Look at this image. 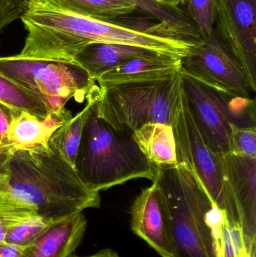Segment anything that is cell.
Segmentation results:
<instances>
[{
	"instance_id": "6da1fadb",
	"label": "cell",
	"mask_w": 256,
	"mask_h": 257,
	"mask_svg": "<svg viewBox=\"0 0 256 257\" xmlns=\"http://www.w3.org/2000/svg\"><path fill=\"white\" fill-rule=\"evenodd\" d=\"M0 198L54 220L101 204L51 141L48 148L12 154L0 174Z\"/></svg>"
},
{
	"instance_id": "7a4b0ae2",
	"label": "cell",
	"mask_w": 256,
	"mask_h": 257,
	"mask_svg": "<svg viewBox=\"0 0 256 257\" xmlns=\"http://www.w3.org/2000/svg\"><path fill=\"white\" fill-rule=\"evenodd\" d=\"M153 181L162 196L174 257H217L215 227L222 214L198 178L177 163L156 169Z\"/></svg>"
},
{
	"instance_id": "3957f363",
	"label": "cell",
	"mask_w": 256,
	"mask_h": 257,
	"mask_svg": "<svg viewBox=\"0 0 256 257\" xmlns=\"http://www.w3.org/2000/svg\"><path fill=\"white\" fill-rule=\"evenodd\" d=\"M96 87L86 99L88 112L75 163L80 179L96 193L131 180L153 181L156 168L144 157L132 136L117 131L98 115Z\"/></svg>"
},
{
	"instance_id": "277c9868",
	"label": "cell",
	"mask_w": 256,
	"mask_h": 257,
	"mask_svg": "<svg viewBox=\"0 0 256 257\" xmlns=\"http://www.w3.org/2000/svg\"><path fill=\"white\" fill-rule=\"evenodd\" d=\"M181 72L161 81L96 87L98 115L117 131L132 133L148 123L171 125L181 89Z\"/></svg>"
},
{
	"instance_id": "5b68a950",
	"label": "cell",
	"mask_w": 256,
	"mask_h": 257,
	"mask_svg": "<svg viewBox=\"0 0 256 257\" xmlns=\"http://www.w3.org/2000/svg\"><path fill=\"white\" fill-rule=\"evenodd\" d=\"M171 126L175 139L177 163L198 178L228 226L241 230L237 207L224 181L218 154L210 148L200 131L182 84Z\"/></svg>"
},
{
	"instance_id": "8992f818",
	"label": "cell",
	"mask_w": 256,
	"mask_h": 257,
	"mask_svg": "<svg viewBox=\"0 0 256 257\" xmlns=\"http://www.w3.org/2000/svg\"><path fill=\"white\" fill-rule=\"evenodd\" d=\"M0 74L34 93L56 114L64 113L65 105L72 98L83 102L96 87V81L75 63L18 54L0 57Z\"/></svg>"
},
{
	"instance_id": "52a82bcc",
	"label": "cell",
	"mask_w": 256,
	"mask_h": 257,
	"mask_svg": "<svg viewBox=\"0 0 256 257\" xmlns=\"http://www.w3.org/2000/svg\"><path fill=\"white\" fill-rule=\"evenodd\" d=\"M180 71L215 90L249 97L251 89L244 69L216 27L181 59Z\"/></svg>"
},
{
	"instance_id": "ba28073f",
	"label": "cell",
	"mask_w": 256,
	"mask_h": 257,
	"mask_svg": "<svg viewBox=\"0 0 256 257\" xmlns=\"http://www.w3.org/2000/svg\"><path fill=\"white\" fill-rule=\"evenodd\" d=\"M216 30L256 90V0H216Z\"/></svg>"
},
{
	"instance_id": "9c48e42d",
	"label": "cell",
	"mask_w": 256,
	"mask_h": 257,
	"mask_svg": "<svg viewBox=\"0 0 256 257\" xmlns=\"http://www.w3.org/2000/svg\"><path fill=\"white\" fill-rule=\"evenodd\" d=\"M222 176L232 195L240 217L247 253L256 247V157L218 154Z\"/></svg>"
},
{
	"instance_id": "30bf717a",
	"label": "cell",
	"mask_w": 256,
	"mask_h": 257,
	"mask_svg": "<svg viewBox=\"0 0 256 257\" xmlns=\"http://www.w3.org/2000/svg\"><path fill=\"white\" fill-rule=\"evenodd\" d=\"M180 72L182 88L204 139L216 154L229 153L231 124L213 90L181 71Z\"/></svg>"
},
{
	"instance_id": "8fae6325",
	"label": "cell",
	"mask_w": 256,
	"mask_h": 257,
	"mask_svg": "<svg viewBox=\"0 0 256 257\" xmlns=\"http://www.w3.org/2000/svg\"><path fill=\"white\" fill-rule=\"evenodd\" d=\"M141 190L131 208V229L162 257H174L162 196L156 181Z\"/></svg>"
},
{
	"instance_id": "7c38bea8",
	"label": "cell",
	"mask_w": 256,
	"mask_h": 257,
	"mask_svg": "<svg viewBox=\"0 0 256 257\" xmlns=\"http://www.w3.org/2000/svg\"><path fill=\"white\" fill-rule=\"evenodd\" d=\"M10 124L6 148L11 154L18 151H35L49 146L54 133L72 117L70 111L50 112L45 118L24 111L9 109Z\"/></svg>"
},
{
	"instance_id": "4fadbf2b",
	"label": "cell",
	"mask_w": 256,
	"mask_h": 257,
	"mask_svg": "<svg viewBox=\"0 0 256 257\" xmlns=\"http://www.w3.org/2000/svg\"><path fill=\"white\" fill-rule=\"evenodd\" d=\"M181 58L156 54L137 57L105 72L97 80L100 88L168 79L180 72Z\"/></svg>"
},
{
	"instance_id": "5bb4252c",
	"label": "cell",
	"mask_w": 256,
	"mask_h": 257,
	"mask_svg": "<svg viewBox=\"0 0 256 257\" xmlns=\"http://www.w3.org/2000/svg\"><path fill=\"white\" fill-rule=\"evenodd\" d=\"M87 225L82 212L59 220L24 247L22 257H70L81 244Z\"/></svg>"
},
{
	"instance_id": "9a60e30c",
	"label": "cell",
	"mask_w": 256,
	"mask_h": 257,
	"mask_svg": "<svg viewBox=\"0 0 256 257\" xmlns=\"http://www.w3.org/2000/svg\"><path fill=\"white\" fill-rule=\"evenodd\" d=\"M156 54H159L139 47L118 44L92 43L78 51L74 57L72 63L84 69L96 81L105 72L124 62L137 57Z\"/></svg>"
},
{
	"instance_id": "2e32d148",
	"label": "cell",
	"mask_w": 256,
	"mask_h": 257,
	"mask_svg": "<svg viewBox=\"0 0 256 257\" xmlns=\"http://www.w3.org/2000/svg\"><path fill=\"white\" fill-rule=\"evenodd\" d=\"M140 151L156 169L177 166L174 131L170 124L148 123L132 134Z\"/></svg>"
},
{
	"instance_id": "e0dca14e",
	"label": "cell",
	"mask_w": 256,
	"mask_h": 257,
	"mask_svg": "<svg viewBox=\"0 0 256 257\" xmlns=\"http://www.w3.org/2000/svg\"><path fill=\"white\" fill-rule=\"evenodd\" d=\"M66 9L99 21H114L137 11L129 0H56Z\"/></svg>"
},
{
	"instance_id": "ac0fdd59",
	"label": "cell",
	"mask_w": 256,
	"mask_h": 257,
	"mask_svg": "<svg viewBox=\"0 0 256 257\" xmlns=\"http://www.w3.org/2000/svg\"><path fill=\"white\" fill-rule=\"evenodd\" d=\"M0 104L9 109L27 111L42 118L50 113L36 95L1 74Z\"/></svg>"
},
{
	"instance_id": "d6986e66",
	"label": "cell",
	"mask_w": 256,
	"mask_h": 257,
	"mask_svg": "<svg viewBox=\"0 0 256 257\" xmlns=\"http://www.w3.org/2000/svg\"><path fill=\"white\" fill-rule=\"evenodd\" d=\"M88 109L89 104L87 102L82 111L59 128L50 140L57 147L65 160L74 168Z\"/></svg>"
},
{
	"instance_id": "ffe728a7",
	"label": "cell",
	"mask_w": 256,
	"mask_h": 257,
	"mask_svg": "<svg viewBox=\"0 0 256 257\" xmlns=\"http://www.w3.org/2000/svg\"><path fill=\"white\" fill-rule=\"evenodd\" d=\"M211 89L231 126L256 127L255 99Z\"/></svg>"
},
{
	"instance_id": "44dd1931",
	"label": "cell",
	"mask_w": 256,
	"mask_h": 257,
	"mask_svg": "<svg viewBox=\"0 0 256 257\" xmlns=\"http://www.w3.org/2000/svg\"><path fill=\"white\" fill-rule=\"evenodd\" d=\"M215 230L217 257H255V251L246 252L241 230L230 227L223 217L216 222Z\"/></svg>"
},
{
	"instance_id": "7402d4cb",
	"label": "cell",
	"mask_w": 256,
	"mask_h": 257,
	"mask_svg": "<svg viewBox=\"0 0 256 257\" xmlns=\"http://www.w3.org/2000/svg\"><path fill=\"white\" fill-rule=\"evenodd\" d=\"M59 220L34 215L11 228L6 234L5 241L25 247L34 242L47 229Z\"/></svg>"
},
{
	"instance_id": "603a6c76",
	"label": "cell",
	"mask_w": 256,
	"mask_h": 257,
	"mask_svg": "<svg viewBox=\"0 0 256 257\" xmlns=\"http://www.w3.org/2000/svg\"><path fill=\"white\" fill-rule=\"evenodd\" d=\"M193 23L201 39H206L213 33L216 25V0H182L181 5Z\"/></svg>"
},
{
	"instance_id": "cb8c5ba5",
	"label": "cell",
	"mask_w": 256,
	"mask_h": 257,
	"mask_svg": "<svg viewBox=\"0 0 256 257\" xmlns=\"http://www.w3.org/2000/svg\"><path fill=\"white\" fill-rule=\"evenodd\" d=\"M34 215L35 211L0 198V244L11 228Z\"/></svg>"
},
{
	"instance_id": "d4e9b609",
	"label": "cell",
	"mask_w": 256,
	"mask_h": 257,
	"mask_svg": "<svg viewBox=\"0 0 256 257\" xmlns=\"http://www.w3.org/2000/svg\"><path fill=\"white\" fill-rule=\"evenodd\" d=\"M229 153L241 157H256V127L231 126Z\"/></svg>"
},
{
	"instance_id": "484cf974",
	"label": "cell",
	"mask_w": 256,
	"mask_h": 257,
	"mask_svg": "<svg viewBox=\"0 0 256 257\" xmlns=\"http://www.w3.org/2000/svg\"><path fill=\"white\" fill-rule=\"evenodd\" d=\"M24 0H0V34L17 20L24 12Z\"/></svg>"
},
{
	"instance_id": "4316f807",
	"label": "cell",
	"mask_w": 256,
	"mask_h": 257,
	"mask_svg": "<svg viewBox=\"0 0 256 257\" xmlns=\"http://www.w3.org/2000/svg\"><path fill=\"white\" fill-rule=\"evenodd\" d=\"M10 120L9 108L0 104V151L12 155L6 148V135L10 124Z\"/></svg>"
},
{
	"instance_id": "83f0119b",
	"label": "cell",
	"mask_w": 256,
	"mask_h": 257,
	"mask_svg": "<svg viewBox=\"0 0 256 257\" xmlns=\"http://www.w3.org/2000/svg\"><path fill=\"white\" fill-rule=\"evenodd\" d=\"M24 247L3 241L0 244V257H22Z\"/></svg>"
},
{
	"instance_id": "f1b7e54d",
	"label": "cell",
	"mask_w": 256,
	"mask_h": 257,
	"mask_svg": "<svg viewBox=\"0 0 256 257\" xmlns=\"http://www.w3.org/2000/svg\"><path fill=\"white\" fill-rule=\"evenodd\" d=\"M70 257H120L116 253L114 250H111V249H105V250H100L98 253H95V254L91 255V256H75V255H72Z\"/></svg>"
},
{
	"instance_id": "f546056e",
	"label": "cell",
	"mask_w": 256,
	"mask_h": 257,
	"mask_svg": "<svg viewBox=\"0 0 256 257\" xmlns=\"http://www.w3.org/2000/svg\"><path fill=\"white\" fill-rule=\"evenodd\" d=\"M11 157H12V155H10V154L0 151V174L4 170Z\"/></svg>"
},
{
	"instance_id": "4dcf8cb0",
	"label": "cell",
	"mask_w": 256,
	"mask_h": 257,
	"mask_svg": "<svg viewBox=\"0 0 256 257\" xmlns=\"http://www.w3.org/2000/svg\"><path fill=\"white\" fill-rule=\"evenodd\" d=\"M182 0H169L170 4H172L176 6H180Z\"/></svg>"
},
{
	"instance_id": "1f68e13d",
	"label": "cell",
	"mask_w": 256,
	"mask_h": 257,
	"mask_svg": "<svg viewBox=\"0 0 256 257\" xmlns=\"http://www.w3.org/2000/svg\"><path fill=\"white\" fill-rule=\"evenodd\" d=\"M160 1L166 2V3H169V0H160ZM170 4V3H169ZM172 5V4H171Z\"/></svg>"
}]
</instances>
